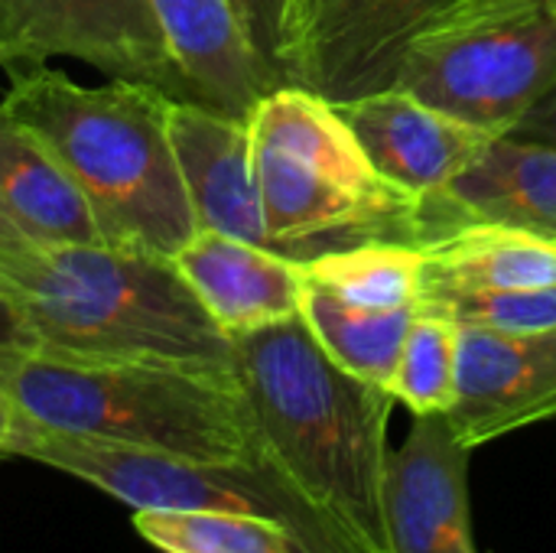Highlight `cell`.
<instances>
[{
	"mask_svg": "<svg viewBox=\"0 0 556 553\" xmlns=\"http://www.w3.org/2000/svg\"><path fill=\"white\" fill-rule=\"evenodd\" d=\"M456 375L459 323L417 306L410 332L404 339L397 375L391 381L394 401L404 404L414 417L446 414L456 401Z\"/></svg>",
	"mask_w": 556,
	"mask_h": 553,
	"instance_id": "22",
	"label": "cell"
},
{
	"mask_svg": "<svg viewBox=\"0 0 556 553\" xmlns=\"http://www.w3.org/2000/svg\"><path fill=\"white\" fill-rule=\"evenodd\" d=\"M134 528L160 553H300L287 525L248 512H134Z\"/></svg>",
	"mask_w": 556,
	"mask_h": 553,
	"instance_id": "21",
	"label": "cell"
},
{
	"mask_svg": "<svg viewBox=\"0 0 556 553\" xmlns=\"http://www.w3.org/2000/svg\"><path fill=\"white\" fill-rule=\"evenodd\" d=\"M381 176L417 192H443L476 166L498 134L453 117L404 88L336 104Z\"/></svg>",
	"mask_w": 556,
	"mask_h": 553,
	"instance_id": "12",
	"label": "cell"
},
{
	"mask_svg": "<svg viewBox=\"0 0 556 553\" xmlns=\"http://www.w3.org/2000/svg\"><path fill=\"white\" fill-rule=\"evenodd\" d=\"M173 264L228 339L300 316L303 264L280 251L199 228Z\"/></svg>",
	"mask_w": 556,
	"mask_h": 553,
	"instance_id": "14",
	"label": "cell"
},
{
	"mask_svg": "<svg viewBox=\"0 0 556 553\" xmlns=\"http://www.w3.org/2000/svg\"><path fill=\"white\" fill-rule=\"evenodd\" d=\"M3 460H33L68 473L134 512L222 508L277 518L300 544V553H355L277 469L251 463H208L156 450L42 430L20 414L3 440Z\"/></svg>",
	"mask_w": 556,
	"mask_h": 553,
	"instance_id": "7",
	"label": "cell"
},
{
	"mask_svg": "<svg viewBox=\"0 0 556 553\" xmlns=\"http://www.w3.org/2000/svg\"><path fill=\"white\" fill-rule=\"evenodd\" d=\"M300 264L303 280L309 287L375 310L417 306L427 284L424 251L417 244L397 241H371L342 251H326Z\"/></svg>",
	"mask_w": 556,
	"mask_h": 553,
	"instance_id": "20",
	"label": "cell"
},
{
	"mask_svg": "<svg viewBox=\"0 0 556 553\" xmlns=\"http://www.w3.org/2000/svg\"><path fill=\"white\" fill-rule=\"evenodd\" d=\"M420 251L424 297L556 287V238L531 228L466 222L424 241Z\"/></svg>",
	"mask_w": 556,
	"mask_h": 553,
	"instance_id": "17",
	"label": "cell"
},
{
	"mask_svg": "<svg viewBox=\"0 0 556 553\" xmlns=\"http://www.w3.org/2000/svg\"><path fill=\"white\" fill-rule=\"evenodd\" d=\"M192 101L248 117L283 85L261 59L231 0H147Z\"/></svg>",
	"mask_w": 556,
	"mask_h": 553,
	"instance_id": "15",
	"label": "cell"
},
{
	"mask_svg": "<svg viewBox=\"0 0 556 553\" xmlns=\"http://www.w3.org/2000/svg\"><path fill=\"white\" fill-rule=\"evenodd\" d=\"M52 55L189 98L147 0H0V65L33 68Z\"/></svg>",
	"mask_w": 556,
	"mask_h": 553,
	"instance_id": "8",
	"label": "cell"
},
{
	"mask_svg": "<svg viewBox=\"0 0 556 553\" xmlns=\"http://www.w3.org/2000/svg\"><path fill=\"white\" fill-rule=\"evenodd\" d=\"M0 398L42 430L274 469L235 368L26 352L0 368Z\"/></svg>",
	"mask_w": 556,
	"mask_h": 553,
	"instance_id": "4",
	"label": "cell"
},
{
	"mask_svg": "<svg viewBox=\"0 0 556 553\" xmlns=\"http://www.w3.org/2000/svg\"><path fill=\"white\" fill-rule=\"evenodd\" d=\"M235 375L274 469L355 553H388L384 469L394 394L326 355L303 316L235 336Z\"/></svg>",
	"mask_w": 556,
	"mask_h": 553,
	"instance_id": "1",
	"label": "cell"
},
{
	"mask_svg": "<svg viewBox=\"0 0 556 553\" xmlns=\"http://www.w3.org/2000/svg\"><path fill=\"white\" fill-rule=\"evenodd\" d=\"M10 427H13V407L0 398V460H3V440L10 433Z\"/></svg>",
	"mask_w": 556,
	"mask_h": 553,
	"instance_id": "29",
	"label": "cell"
},
{
	"mask_svg": "<svg viewBox=\"0 0 556 553\" xmlns=\"http://www.w3.org/2000/svg\"><path fill=\"white\" fill-rule=\"evenodd\" d=\"M511 137L541 140V143L556 147V85L518 121V127L511 130Z\"/></svg>",
	"mask_w": 556,
	"mask_h": 553,
	"instance_id": "26",
	"label": "cell"
},
{
	"mask_svg": "<svg viewBox=\"0 0 556 553\" xmlns=\"http://www.w3.org/2000/svg\"><path fill=\"white\" fill-rule=\"evenodd\" d=\"M248 127L270 251L309 261L371 241H424L427 196L381 176L332 101L277 85Z\"/></svg>",
	"mask_w": 556,
	"mask_h": 553,
	"instance_id": "5",
	"label": "cell"
},
{
	"mask_svg": "<svg viewBox=\"0 0 556 553\" xmlns=\"http://www.w3.org/2000/svg\"><path fill=\"white\" fill-rule=\"evenodd\" d=\"M0 101L68 169L104 244L176 257L199 231L176 166L166 104L153 85H78L59 68H13Z\"/></svg>",
	"mask_w": 556,
	"mask_h": 553,
	"instance_id": "3",
	"label": "cell"
},
{
	"mask_svg": "<svg viewBox=\"0 0 556 553\" xmlns=\"http://www.w3.org/2000/svg\"><path fill=\"white\" fill-rule=\"evenodd\" d=\"M556 417V329L498 332L459 326L456 401L446 420L472 453Z\"/></svg>",
	"mask_w": 556,
	"mask_h": 553,
	"instance_id": "10",
	"label": "cell"
},
{
	"mask_svg": "<svg viewBox=\"0 0 556 553\" xmlns=\"http://www.w3.org/2000/svg\"><path fill=\"white\" fill-rule=\"evenodd\" d=\"M261 59L283 78V23L287 0H231ZM287 85V81H283Z\"/></svg>",
	"mask_w": 556,
	"mask_h": 553,
	"instance_id": "24",
	"label": "cell"
},
{
	"mask_svg": "<svg viewBox=\"0 0 556 553\" xmlns=\"http://www.w3.org/2000/svg\"><path fill=\"white\" fill-rule=\"evenodd\" d=\"M0 293L36 352L235 368L218 329L169 257L121 244H23L0 254Z\"/></svg>",
	"mask_w": 556,
	"mask_h": 553,
	"instance_id": "2",
	"label": "cell"
},
{
	"mask_svg": "<svg viewBox=\"0 0 556 553\" xmlns=\"http://www.w3.org/2000/svg\"><path fill=\"white\" fill-rule=\"evenodd\" d=\"M26 352H36V339L20 310L0 293V368H7Z\"/></svg>",
	"mask_w": 556,
	"mask_h": 553,
	"instance_id": "25",
	"label": "cell"
},
{
	"mask_svg": "<svg viewBox=\"0 0 556 553\" xmlns=\"http://www.w3.org/2000/svg\"><path fill=\"white\" fill-rule=\"evenodd\" d=\"M456 0H319L283 62L287 85L342 104L394 88L410 39Z\"/></svg>",
	"mask_w": 556,
	"mask_h": 553,
	"instance_id": "9",
	"label": "cell"
},
{
	"mask_svg": "<svg viewBox=\"0 0 556 553\" xmlns=\"http://www.w3.org/2000/svg\"><path fill=\"white\" fill-rule=\"evenodd\" d=\"M319 0H287V23H283V62H287V52L293 49L296 36L303 33L306 20L313 16ZM287 81V78H283Z\"/></svg>",
	"mask_w": 556,
	"mask_h": 553,
	"instance_id": "27",
	"label": "cell"
},
{
	"mask_svg": "<svg viewBox=\"0 0 556 553\" xmlns=\"http://www.w3.org/2000/svg\"><path fill=\"white\" fill-rule=\"evenodd\" d=\"M166 134L199 228L270 248L248 117L169 98Z\"/></svg>",
	"mask_w": 556,
	"mask_h": 553,
	"instance_id": "13",
	"label": "cell"
},
{
	"mask_svg": "<svg viewBox=\"0 0 556 553\" xmlns=\"http://www.w3.org/2000/svg\"><path fill=\"white\" fill-rule=\"evenodd\" d=\"M23 244H29L26 231L10 218L7 205L0 202V254H3V251H16V248H23Z\"/></svg>",
	"mask_w": 556,
	"mask_h": 553,
	"instance_id": "28",
	"label": "cell"
},
{
	"mask_svg": "<svg viewBox=\"0 0 556 553\" xmlns=\"http://www.w3.org/2000/svg\"><path fill=\"white\" fill-rule=\"evenodd\" d=\"M414 313L417 306H401V310L358 306L309 284L300 303V316L316 336V342L326 349V355L339 362L345 372L384 391H391V381L397 375V362Z\"/></svg>",
	"mask_w": 556,
	"mask_h": 553,
	"instance_id": "19",
	"label": "cell"
},
{
	"mask_svg": "<svg viewBox=\"0 0 556 553\" xmlns=\"http://www.w3.org/2000/svg\"><path fill=\"white\" fill-rule=\"evenodd\" d=\"M0 202L36 244H94L98 222L59 156L0 108Z\"/></svg>",
	"mask_w": 556,
	"mask_h": 553,
	"instance_id": "18",
	"label": "cell"
},
{
	"mask_svg": "<svg viewBox=\"0 0 556 553\" xmlns=\"http://www.w3.org/2000/svg\"><path fill=\"white\" fill-rule=\"evenodd\" d=\"M469 456L446 414L414 417L407 440L388 453V553H479L469 508Z\"/></svg>",
	"mask_w": 556,
	"mask_h": 553,
	"instance_id": "11",
	"label": "cell"
},
{
	"mask_svg": "<svg viewBox=\"0 0 556 553\" xmlns=\"http://www.w3.org/2000/svg\"><path fill=\"white\" fill-rule=\"evenodd\" d=\"M466 222H498L556 238V147L502 134L476 166L427 196L424 241Z\"/></svg>",
	"mask_w": 556,
	"mask_h": 553,
	"instance_id": "16",
	"label": "cell"
},
{
	"mask_svg": "<svg viewBox=\"0 0 556 553\" xmlns=\"http://www.w3.org/2000/svg\"><path fill=\"white\" fill-rule=\"evenodd\" d=\"M556 85V0H456L404 49L394 88L511 134Z\"/></svg>",
	"mask_w": 556,
	"mask_h": 553,
	"instance_id": "6",
	"label": "cell"
},
{
	"mask_svg": "<svg viewBox=\"0 0 556 553\" xmlns=\"http://www.w3.org/2000/svg\"><path fill=\"white\" fill-rule=\"evenodd\" d=\"M417 306L430 310V313H443V316L456 319L459 326H485V329H498V332L556 329V287L424 297Z\"/></svg>",
	"mask_w": 556,
	"mask_h": 553,
	"instance_id": "23",
	"label": "cell"
}]
</instances>
